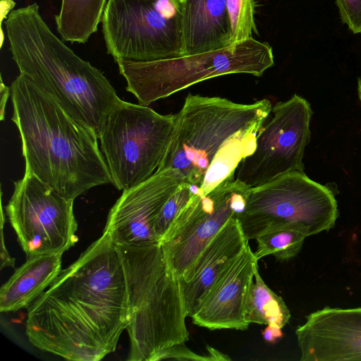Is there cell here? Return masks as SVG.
Segmentation results:
<instances>
[{"label": "cell", "mask_w": 361, "mask_h": 361, "mask_svg": "<svg viewBox=\"0 0 361 361\" xmlns=\"http://www.w3.org/2000/svg\"><path fill=\"white\" fill-rule=\"evenodd\" d=\"M271 107L267 99L245 104L188 94L175 114L173 135L158 171L176 169L195 194H208L255 152Z\"/></svg>", "instance_id": "obj_3"}, {"label": "cell", "mask_w": 361, "mask_h": 361, "mask_svg": "<svg viewBox=\"0 0 361 361\" xmlns=\"http://www.w3.org/2000/svg\"><path fill=\"white\" fill-rule=\"evenodd\" d=\"M108 0H61L55 16L61 39L84 44L97 31Z\"/></svg>", "instance_id": "obj_19"}, {"label": "cell", "mask_w": 361, "mask_h": 361, "mask_svg": "<svg viewBox=\"0 0 361 361\" xmlns=\"http://www.w3.org/2000/svg\"><path fill=\"white\" fill-rule=\"evenodd\" d=\"M172 359L176 360L211 361L207 355H198L190 350L185 343L175 344L161 350L154 361Z\"/></svg>", "instance_id": "obj_25"}, {"label": "cell", "mask_w": 361, "mask_h": 361, "mask_svg": "<svg viewBox=\"0 0 361 361\" xmlns=\"http://www.w3.org/2000/svg\"><path fill=\"white\" fill-rule=\"evenodd\" d=\"M305 238L303 233L291 228H270L255 238L257 247L254 255L258 260L268 255L279 261L290 260L299 253Z\"/></svg>", "instance_id": "obj_21"}, {"label": "cell", "mask_w": 361, "mask_h": 361, "mask_svg": "<svg viewBox=\"0 0 361 361\" xmlns=\"http://www.w3.org/2000/svg\"><path fill=\"white\" fill-rule=\"evenodd\" d=\"M312 115L310 103L296 94L276 103L258 133L255 152L238 164L233 177L255 188L289 172L304 171Z\"/></svg>", "instance_id": "obj_12"}, {"label": "cell", "mask_w": 361, "mask_h": 361, "mask_svg": "<svg viewBox=\"0 0 361 361\" xmlns=\"http://www.w3.org/2000/svg\"><path fill=\"white\" fill-rule=\"evenodd\" d=\"M3 221L4 218L2 216L1 221V269L4 267H14L15 260L12 258L8 252L4 241L3 235Z\"/></svg>", "instance_id": "obj_27"}, {"label": "cell", "mask_w": 361, "mask_h": 361, "mask_svg": "<svg viewBox=\"0 0 361 361\" xmlns=\"http://www.w3.org/2000/svg\"><path fill=\"white\" fill-rule=\"evenodd\" d=\"M194 194L190 184L183 182L162 207L154 224V231L159 243L174 219Z\"/></svg>", "instance_id": "obj_23"}, {"label": "cell", "mask_w": 361, "mask_h": 361, "mask_svg": "<svg viewBox=\"0 0 361 361\" xmlns=\"http://www.w3.org/2000/svg\"><path fill=\"white\" fill-rule=\"evenodd\" d=\"M233 173L208 194L194 193L159 242L167 265L177 278L231 218L240 219L243 213L250 188Z\"/></svg>", "instance_id": "obj_11"}, {"label": "cell", "mask_w": 361, "mask_h": 361, "mask_svg": "<svg viewBox=\"0 0 361 361\" xmlns=\"http://www.w3.org/2000/svg\"><path fill=\"white\" fill-rule=\"evenodd\" d=\"M183 55L231 45L226 0H180Z\"/></svg>", "instance_id": "obj_17"}, {"label": "cell", "mask_w": 361, "mask_h": 361, "mask_svg": "<svg viewBox=\"0 0 361 361\" xmlns=\"http://www.w3.org/2000/svg\"><path fill=\"white\" fill-rule=\"evenodd\" d=\"M338 216L333 191L292 171L248 190L239 221L245 237L255 239L266 230L288 228L307 237L329 231Z\"/></svg>", "instance_id": "obj_8"}, {"label": "cell", "mask_w": 361, "mask_h": 361, "mask_svg": "<svg viewBox=\"0 0 361 361\" xmlns=\"http://www.w3.org/2000/svg\"><path fill=\"white\" fill-rule=\"evenodd\" d=\"M1 120H3L4 117V107L6 102L7 101L8 97L9 94H11V89L8 87H6L4 85L3 82L1 81Z\"/></svg>", "instance_id": "obj_29"}, {"label": "cell", "mask_w": 361, "mask_h": 361, "mask_svg": "<svg viewBox=\"0 0 361 361\" xmlns=\"http://www.w3.org/2000/svg\"><path fill=\"white\" fill-rule=\"evenodd\" d=\"M262 336L267 343L274 344L283 337V332L281 328L276 325L267 324L262 331Z\"/></svg>", "instance_id": "obj_26"}, {"label": "cell", "mask_w": 361, "mask_h": 361, "mask_svg": "<svg viewBox=\"0 0 361 361\" xmlns=\"http://www.w3.org/2000/svg\"><path fill=\"white\" fill-rule=\"evenodd\" d=\"M116 247L130 311L128 360L154 361L161 350L189 340L179 279L169 268L159 243Z\"/></svg>", "instance_id": "obj_5"}, {"label": "cell", "mask_w": 361, "mask_h": 361, "mask_svg": "<svg viewBox=\"0 0 361 361\" xmlns=\"http://www.w3.org/2000/svg\"><path fill=\"white\" fill-rule=\"evenodd\" d=\"M357 94L359 99L361 101V77L358 79L357 81Z\"/></svg>", "instance_id": "obj_30"}, {"label": "cell", "mask_w": 361, "mask_h": 361, "mask_svg": "<svg viewBox=\"0 0 361 361\" xmlns=\"http://www.w3.org/2000/svg\"><path fill=\"white\" fill-rule=\"evenodd\" d=\"M231 27V44L258 33L255 21V0H226Z\"/></svg>", "instance_id": "obj_22"}, {"label": "cell", "mask_w": 361, "mask_h": 361, "mask_svg": "<svg viewBox=\"0 0 361 361\" xmlns=\"http://www.w3.org/2000/svg\"><path fill=\"white\" fill-rule=\"evenodd\" d=\"M10 89L25 171L73 200L111 183L93 130L74 120L26 75L20 73Z\"/></svg>", "instance_id": "obj_2"}, {"label": "cell", "mask_w": 361, "mask_h": 361, "mask_svg": "<svg viewBox=\"0 0 361 361\" xmlns=\"http://www.w3.org/2000/svg\"><path fill=\"white\" fill-rule=\"evenodd\" d=\"M302 361H361V307H325L295 330Z\"/></svg>", "instance_id": "obj_14"}, {"label": "cell", "mask_w": 361, "mask_h": 361, "mask_svg": "<svg viewBox=\"0 0 361 361\" xmlns=\"http://www.w3.org/2000/svg\"><path fill=\"white\" fill-rule=\"evenodd\" d=\"M207 355L209 357L211 361H221V360H231L228 355L224 354L218 350L207 345Z\"/></svg>", "instance_id": "obj_28"}, {"label": "cell", "mask_w": 361, "mask_h": 361, "mask_svg": "<svg viewBox=\"0 0 361 361\" xmlns=\"http://www.w3.org/2000/svg\"><path fill=\"white\" fill-rule=\"evenodd\" d=\"M174 127L175 114L121 100L99 136L111 183L124 191L151 178L165 158Z\"/></svg>", "instance_id": "obj_7"}, {"label": "cell", "mask_w": 361, "mask_h": 361, "mask_svg": "<svg viewBox=\"0 0 361 361\" xmlns=\"http://www.w3.org/2000/svg\"><path fill=\"white\" fill-rule=\"evenodd\" d=\"M183 182L178 171L169 168L123 191L109 212L104 232L109 233L116 245L159 243L154 231L156 219Z\"/></svg>", "instance_id": "obj_13"}, {"label": "cell", "mask_w": 361, "mask_h": 361, "mask_svg": "<svg viewBox=\"0 0 361 361\" xmlns=\"http://www.w3.org/2000/svg\"><path fill=\"white\" fill-rule=\"evenodd\" d=\"M239 219L231 218L179 278L188 317H191L216 281L249 245Z\"/></svg>", "instance_id": "obj_16"}, {"label": "cell", "mask_w": 361, "mask_h": 361, "mask_svg": "<svg viewBox=\"0 0 361 361\" xmlns=\"http://www.w3.org/2000/svg\"><path fill=\"white\" fill-rule=\"evenodd\" d=\"M116 62L126 80V90L145 106L214 77L233 73L260 77L274 64L271 47L253 37L201 54Z\"/></svg>", "instance_id": "obj_6"}, {"label": "cell", "mask_w": 361, "mask_h": 361, "mask_svg": "<svg viewBox=\"0 0 361 361\" xmlns=\"http://www.w3.org/2000/svg\"><path fill=\"white\" fill-rule=\"evenodd\" d=\"M290 318V312L285 302L265 283L257 266L246 301L247 322L272 324L282 329Z\"/></svg>", "instance_id": "obj_20"}, {"label": "cell", "mask_w": 361, "mask_h": 361, "mask_svg": "<svg viewBox=\"0 0 361 361\" xmlns=\"http://www.w3.org/2000/svg\"><path fill=\"white\" fill-rule=\"evenodd\" d=\"M73 201L27 171L14 182L6 212L27 257L63 253L77 243Z\"/></svg>", "instance_id": "obj_10"}, {"label": "cell", "mask_w": 361, "mask_h": 361, "mask_svg": "<svg viewBox=\"0 0 361 361\" xmlns=\"http://www.w3.org/2000/svg\"><path fill=\"white\" fill-rule=\"evenodd\" d=\"M258 259L250 245L223 273L191 316L209 330H246L245 306Z\"/></svg>", "instance_id": "obj_15"}, {"label": "cell", "mask_w": 361, "mask_h": 361, "mask_svg": "<svg viewBox=\"0 0 361 361\" xmlns=\"http://www.w3.org/2000/svg\"><path fill=\"white\" fill-rule=\"evenodd\" d=\"M4 23L20 73L99 138L109 114L121 101L103 73L52 32L36 2L12 10Z\"/></svg>", "instance_id": "obj_4"}, {"label": "cell", "mask_w": 361, "mask_h": 361, "mask_svg": "<svg viewBox=\"0 0 361 361\" xmlns=\"http://www.w3.org/2000/svg\"><path fill=\"white\" fill-rule=\"evenodd\" d=\"M130 322L121 257L104 232L28 307L25 332L39 350L99 361L115 351Z\"/></svg>", "instance_id": "obj_1"}, {"label": "cell", "mask_w": 361, "mask_h": 361, "mask_svg": "<svg viewBox=\"0 0 361 361\" xmlns=\"http://www.w3.org/2000/svg\"><path fill=\"white\" fill-rule=\"evenodd\" d=\"M340 17L353 33H361V0H336Z\"/></svg>", "instance_id": "obj_24"}, {"label": "cell", "mask_w": 361, "mask_h": 361, "mask_svg": "<svg viewBox=\"0 0 361 361\" xmlns=\"http://www.w3.org/2000/svg\"><path fill=\"white\" fill-rule=\"evenodd\" d=\"M101 23L115 61L183 56L180 0H108Z\"/></svg>", "instance_id": "obj_9"}, {"label": "cell", "mask_w": 361, "mask_h": 361, "mask_svg": "<svg viewBox=\"0 0 361 361\" xmlns=\"http://www.w3.org/2000/svg\"><path fill=\"white\" fill-rule=\"evenodd\" d=\"M63 253L27 257L0 290V311L16 312L28 308L61 271Z\"/></svg>", "instance_id": "obj_18"}]
</instances>
